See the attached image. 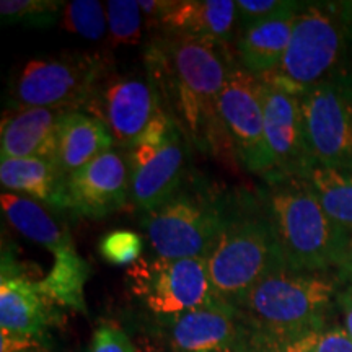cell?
Wrapping results in <instances>:
<instances>
[{
  "label": "cell",
  "instance_id": "cell-1",
  "mask_svg": "<svg viewBox=\"0 0 352 352\" xmlns=\"http://www.w3.org/2000/svg\"><path fill=\"white\" fill-rule=\"evenodd\" d=\"M145 60L162 108L184 138L201 152L228 142L219 116V96L233 67L226 44L165 34L151 44Z\"/></svg>",
  "mask_w": 352,
  "mask_h": 352
},
{
  "label": "cell",
  "instance_id": "cell-2",
  "mask_svg": "<svg viewBox=\"0 0 352 352\" xmlns=\"http://www.w3.org/2000/svg\"><path fill=\"white\" fill-rule=\"evenodd\" d=\"M342 284L338 271H277L253 287L236 316L246 331L276 340H302L328 327L338 310Z\"/></svg>",
  "mask_w": 352,
  "mask_h": 352
},
{
  "label": "cell",
  "instance_id": "cell-3",
  "mask_svg": "<svg viewBox=\"0 0 352 352\" xmlns=\"http://www.w3.org/2000/svg\"><path fill=\"white\" fill-rule=\"evenodd\" d=\"M263 206L287 270H341L352 235L328 217L305 179L285 178L270 183Z\"/></svg>",
  "mask_w": 352,
  "mask_h": 352
},
{
  "label": "cell",
  "instance_id": "cell-4",
  "mask_svg": "<svg viewBox=\"0 0 352 352\" xmlns=\"http://www.w3.org/2000/svg\"><path fill=\"white\" fill-rule=\"evenodd\" d=\"M210 287L233 311L264 277L287 270L276 243L263 201L256 208H230L208 258Z\"/></svg>",
  "mask_w": 352,
  "mask_h": 352
},
{
  "label": "cell",
  "instance_id": "cell-5",
  "mask_svg": "<svg viewBox=\"0 0 352 352\" xmlns=\"http://www.w3.org/2000/svg\"><path fill=\"white\" fill-rule=\"evenodd\" d=\"M347 51L349 36L336 3L300 6L284 59L263 78L300 95L327 78L347 74Z\"/></svg>",
  "mask_w": 352,
  "mask_h": 352
},
{
  "label": "cell",
  "instance_id": "cell-6",
  "mask_svg": "<svg viewBox=\"0 0 352 352\" xmlns=\"http://www.w3.org/2000/svg\"><path fill=\"white\" fill-rule=\"evenodd\" d=\"M228 204L202 189H179L144 214L142 226L160 258H208L227 220Z\"/></svg>",
  "mask_w": 352,
  "mask_h": 352
},
{
  "label": "cell",
  "instance_id": "cell-7",
  "mask_svg": "<svg viewBox=\"0 0 352 352\" xmlns=\"http://www.w3.org/2000/svg\"><path fill=\"white\" fill-rule=\"evenodd\" d=\"M107 77L103 60L94 54L32 59L13 76L10 100L15 108L82 111Z\"/></svg>",
  "mask_w": 352,
  "mask_h": 352
},
{
  "label": "cell",
  "instance_id": "cell-8",
  "mask_svg": "<svg viewBox=\"0 0 352 352\" xmlns=\"http://www.w3.org/2000/svg\"><path fill=\"white\" fill-rule=\"evenodd\" d=\"M127 283L144 307L165 323L196 308L222 305L210 287L206 258H139L127 270Z\"/></svg>",
  "mask_w": 352,
  "mask_h": 352
},
{
  "label": "cell",
  "instance_id": "cell-9",
  "mask_svg": "<svg viewBox=\"0 0 352 352\" xmlns=\"http://www.w3.org/2000/svg\"><path fill=\"white\" fill-rule=\"evenodd\" d=\"M315 164L352 173V76L340 74L298 95Z\"/></svg>",
  "mask_w": 352,
  "mask_h": 352
},
{
  "label": "cell",
  "instance_id": "cell-10",
  "mask_svg": "<svg viewBox=\"0 0 352 352\" xmlns=\"http://www.w3.org/2000/svg\"><path fill=\"white\" fill-rule=\"evenodd\" d=\"M219 116L240 164L252 173L270 178L272 160L264 139L259 77L233 64L219 96Z\"/></svg>",
  "mask_w": 352,
  "mask_h": 352
},
{
  "label": "cell",
  "instance_id": "cell-11",
  "mask_svg": "<svg viewBox=\"0 0 352 352\" xmlns=\"http://www.w3.org/2000/svg\"><path fill=\"white\" fill-rule=\"evenodd\" d=\"M264 114V139L272 160L267 183L305 178L315 165L308 148L298 95L259 77Z\"/></svg>",
  "mask_w": 352,
  "mask_h": 352
},
{
  "label": "cell",
  "instance_id": "cell-12",
  "mask_svg": "<svg viewBox=\"0 0 352 352\" xmlns=\"http://www.w3.org/2000/svg\"><path fill=\"white\" fill-rule=\"evenodd\" d=\"M162 109L151 82L116 76L100 82L83 113L108 127L114 145L129 151L140 142Z\"/></svg>",
  "mask_w": 352,
  "mask_h": 352
},
{
  "label": "cell",
  "instance_id": "cell-13",
  "mask_svg": "<svg viewBox=\"0 0 352 352\" xmlns=\"http://www.w3.org/2000/svg\"><path fill=\"white\" fill-rule=\"evenodd\" d=\"M186 140L175 129L160 144H139L127 151L131 202L148 212L165 204L182 189Z\"/></svg>",
  "mask_w": 352,
  "mask_h": 352
},
{
  "label": "cell",
  "instance_id": "cell-14",
  "mask_svg": "<svg viewBox=\"0 0 352 352\" xmlns=\"http://www.w3.org/2000/svg\"><path fill=\"white\" fill-rule=\"evenodd\" d=\"M131 199L127 158L109 151L64 179V209L82 217L100 219L124 208Z\"/></svg>",
  "mask_w": 352,
  "mask_h": 352
},
{
  "label": "cell",
  "instance_id": "cell-15",
  "mask_svg": "<svg viewBox=\"0 0 352 352\" xmlns=\"http://www.w3.org/2000/svg\"><path fill=\"white\" fill-rule=\"evenodd\" d=\"M175 352H239L241 324L226 305L201 307L168 321Z\"/></svg>",
  "mask_w": 352,
  "mask_h": 352
},
{
  "label": "cell",
  "instance_id": "cell-16",
  "mask_svg": "<svg viewBox=\"0 0 352 352\" xmlns=\"http://www.w3.org/2000/svg\"><path fill=\"white\" fill-rule=\"evenodd\" d=\"M64 109L15 108L3 114L0 127L2 158H44L54 162Z\"/></svg>",
  "mask_w": 352,
  "mask_h": 352
},
{
  "label": "cell",
  "instance_id": "cell-17",
  "mask_svg": "<svg viewBox=\"0 0 352 352\" xmlns=\"http://www.w3.org/2000/svg\"><path fill=\"white\" fill-rule=\"evenodd\" d=\"M54 303L36 289V280L2 271L0 283V334L46 341L54 324Z\"/></svg>",
  "mask_w": 352,
  "mask_h": 352
},
{
  "label": "cell",
  "instance_id": "cell-18",
  "mask_svg": "<svg viewBox=\"0 0 352 352\" xmlns=\"http://www.w3.org/2000/svg\"><path fill=\"white\" fill-rule=\"evenodd\" d=\"M236 21L233 0H176L157 21L165 34L227 44Z\"/></svg>",
  "mask_w": 352,
  "mask_h": 352
},
{
  "label": "cell",
  "instance_id": "cell-19",
  "mask_svg": "<svg viewBox=\"0 0 352 352\" xmlns=\"http://www.w3.org/2000/svg\"><path fill=\"white\" fill-rule=\"evenodd\" d=\"M300 3L290 6L271 19L246 26L239 41L241 67L256 77H266L279 67L292 36L296 13Z\"/></svg>",
  "mask_w": 352,
  "mask_h": 352
},
{
  "label": "cell",
  "instance_id": "cell-20",
  "mask_svg": "<svg viewBox=\"0 0 352 352\" xmlns=\"http://www.w3.org/2000/svg\"><path fill=\"white\" fill-rule=\"evenodd\" d=\"M113 135L100 120L83 111H67L59 126L56 165L67 176L113 151Z\"/></svg>",
  "mask_w": 352,
  "mask_h": 352
},
{
  "label": "cell",
  "instance_id": "cell-21",
  "mask_svg": "<svg viewBox=\"0 0 352 352\" xmlns=\"http://www.w3.org/2000/svg\"><path fill=\"white\" fill-rule=\"evenodd\" d=\"M64 179L54 162L44 158H2L0 182L12 191L28 195L33 201L64 209Z\"/></svg>",
  "mask_w": 352,
  "mask_h": 352
},
{
  "label": "cell",
  "instance_id": "cell-22",
  "mask_svg": "<svg viewBox=\"0 0 352 352\" xmlns=\"http://www.w3.org/2000/svg\"><path fill=\"white\" fill-rule=\"evenodd\" d=\"M90 266L77 253L74 240L54 253V264L43 280H36V289L51 303L87 314L85 284Z\"/></svg>",
  "mask_w": 352,
  "mask_h": 352
},
{
  "label": "cell",
  "instance_id": "cell-23",
  "mask_svg": "<svg viewBox=\"0 0 352 352\" xmlns=\"http://www.w3.org/2000/svg\"><path fill=\"white\" fill-rule=\"evenodd\" d=\"M0 204L7 220L16 232L33 243L50 250L52 254L72 241L70 233L57 226L56 220L33 199L13 192H2Z\"/></svg>",
  "mask_w": 352,
  "mask_h": 352
},
{
  "label": "cell",
  "instance_id": "cell-24",
  "mask_svg": "<svg viewBox=\"0 0 352 352\" xmlns=\"http://www.w3.org/2000/svg\"><path fill=\"white\" fill-rule=\"evenodd\" d=\"M303 179L328 217L352 235V173L315 164Z\"/></svg>",
  "mask_w": 352,
  "mask_h": 352
},
{
  "label": "cell",
  "instance_id": "cell-25",
  "mask_svg": "<svg viewBox=\"0 0 352 352\" xmlns=\"http://www.w3.org/2000/svg\"><path fill=\"white\" fill-rule=\"evenodd\" d=\"M63 26L70 33L98 41L108 28L107 7L96 0H74L65 3Z\"/></svg>",
  "mask_w": 352,
  "mask_h": 352
},
{
  "label": "cell",
  "instance_id": "cell-26",
  "mask_svg": "<svg viewBox=\"0 0 352 352\" xmlns=\"http://www.w3.org/2000/svg\"><path fill=\"white\" fill-rule=\"evenodd\" d=\"M142 8L135 0H109L107 19L113 46L138 44L142 36Z\"/></svg>",
  "mask_w": 352,
  "mask_h": 352
},
{
  "label": "cell",
  "instance_id": "cell-27",
  "mask_svg": "<svg viewBox=\"0 0 352 352\" xmlns=\"http://www.w3.org/2000/svg\"><path fill=\"white\" fill-rule=\"evenodd\" d=\"M64 2L56 0H2L0 16L6 23H26L32 26H46L56 20Z\"/></svg>",
  "mask_w": 352,
  "mask_h": 352
},
{
  "label": "cell",
  "instance_id": "cell-28",
  "mask_svg": "<svg viewBox=\"0 0 352 352\" xmlns=\"http://www.w3.org/2000/svg\"><path fill=\"white\" fill-rule=\"evenodd\" d=\"M101 256L113 264H132L140 258L142 253V239L138 233L129 230H116L108 233L100 241Z\"/></svg>",
  "mask_w": 352,
  "mask_h": 352
},
{
  "label": "cell",
  "instance_id": "cell-29",
  "mask_svg": "<svg viewBox=\"0 0 352 352\" xmlns=\"http://www.w3.org/2000/svg\"><path fill=\"white\" fill-rule=\"evenodd\" d=\"M310 336L302 340H276L241 328L239 352H310Z\"/></svg>",
  "mask_w": 352,
  "mask_h": 352
},
{
  "label": "cell",
  "instance_id": "cell-30",
  "mask_svg": "<svg viewBox=\"0 0 352 352\" xmlns=\"http://www.w3.org/2000/svg\"><path fill=\"white\" fill-rule=\"evenodd\" d=\"M310 352H352V338L342 324L329 323L310 336Z\"/></svg>",
  "mask_w": 352,
  "mask_h": 352
},
{
  "label": "cell",
  "instance_id": "cell-31",
  "mask_svg": "<svg viewBox=\"0 0 352 352\" xmlns=\"http://www.w3.org/2000/svg\"><path fill=\"white\" fill-rule=\"evenodd\" d=\"M290 3L292 2H280V0H239L236 2V15H240L246 28V26L277 15V13L285 10Z\"/></svg>",
  "mask_w": 352,
  "mask_h": 352
},
{
  "label": "cell",
  "instance_id": "cell-32",
  "mask_svg": "<svg viewBox=\"0 0 352 352\" xmlns=\"http://www.w3.org/2000/svg\"><path fill=\"white\" fill-rule=\"evenodd\" d=\"M88 352H135L129 336L122 329L104 324L96 329Z\"/></svg>",
  "mask_w": 352,
  "mask_h": 352
},
{
  "label": "cell",
  "instance_id": "cell-33",
  "mask_svg": "<svg viewBox=\"0 0 352 352\" xmlns=\"http://www.w3.org/2000/svg\"><path fill=\"white\" fill-rule=\"evenodd\" d=\"M338 311L342 316V327L352 338V283L344 280L338 294Z\"/></svg>",
  "mask_w": 352,
  "mask_h": 352
},
{
  "label": "cell",
  "instance_id": "cell-34",
  "mask_svg": "<svg viewBox=\"0 0 352 352\" xmlns=\"http://www.w3.org/2000/svg\"><path fill=\"white\" fill-rule=\"evenodd\" d=\"M338 12H340L342 21H344L347 36H349V44L352 43V2H341L336 3Z\"/></svg>",
  "mask_w": 352,
  "mask_h": 352
},
{
  "label": "cell",
  "instance_id": "cell-35",
  "mask_svg": "<svg viewBox=\"0 0 352 352\" xmlns=\"http://www.w3.org/2000/svg\"><path fill=\"white\" fill-rule=\"evenodd\" d=\"M342 277V280H347V283H352V236L349 241V248H347V254L344 263H342L341 270L338 271Z\"/></svg>",
  "mask_w": 352,
  "mask_h": 352
}]
</instances>
